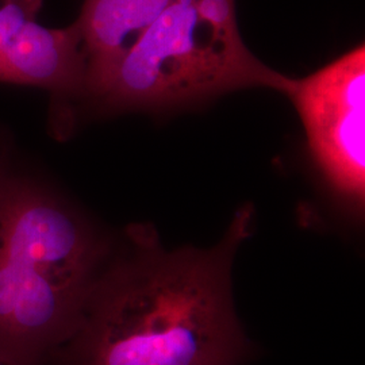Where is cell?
<instances>
[{
    "label": "cell",
    "instance_id": "obj_1",
    "mask_svg": "<svg viewBox=\"0 0 365 365\" xmlns=\"http://www.w3.org/2000/svg\"><path fill=\"white\" fill-rule=\"evenodd\" d=\"M255 210H237L210 249H167L149 225L125 230L76 333L49 365H242L253 346L235 310L232 268Z\"/></svg>",
    "mask_w": 365,
    "mask_h": 365
},
{
    "label": "cell",
    "instance_id": "obj_2",
    "mask_svg": "<svg viewBox=\"0 0 365 365\" xmlns=\"http://www.w3.org/2000/svg\"><path fill=\"white\" fill-rule=\"evenodd\" d=\"M114 249L0 125V364H51Z\"/></svg>",
    "mask_w": 365,
    "mask_h": 365
},
{
    "label": "cell",
    "instance_id": "obj_3",
    "mask_svg": "<svg viewBox=\"0 0 365 365\" xmlns=\"http://www.w3.org/2000/svg\"><path fill=\"white\" fill-rule=\"evenodd\" d=\"M286 78L249 51L235 0H172L75 107L68 134L91 118L188 108L247 88L280 92Z\"/></svg>",
    "mask_w": 365,
    "mask_h": 365
},
{
    "label": "cell",
    "instance_id": "obj_4",
    "mask_svg": "<svg viewBox=\"0 0 365 365\" xmlns=\"http://www.w3.org/2000/svg\"><path fill=\"white\" fill-rule=\"evenodd\" d=\"M280 92L303 123L310 156L329 188L359 211L365 199L364 43Z\"/></svg>",
    "mask_w": 365,
    "mask_h": 365
},
{
    "label": "cell",
    "instance_id": "obj_5",
    "mask_svg": "<svg viewBox=\"0 0 365 365\" xmlns=\"http://www.w3.org/2000/svg\"><path fill=\"white\" fill-rule=\"evenodd\" d=\"M172 0H84L73 25L86 57V81L75 107L117 66Z\"/></svg>",
    "mask_w": 365,
    "mask_h": 365
},
{
    "label": "cell",
    "instance_id": "obj_6",
    "mask_svg": "<svg viewBox=\"0 0 365 365\" xmlns=\"http://www.w3.org/2000/svg\"><path fill=\"white\" fill-rule=\"evenodd\" d=\"M43 0H0V83L10 46L25 27L37 21Z\"/></svg>",
    "mask_w": 365,
    "mask_h": 365
},
{
    "label": "cell",
    "instance_id": "obj_7",
    "mask_svg": "<svg viewBox=\"0 0 365 365\" xmlns=\"http://www.w3.org/2000/svg\"><path fill=\"white\" fill-rule=\"evenodd\" d=\"M0 365H3V364H0Z\"/></svg>",
    "mask_w": 365,
    "mask_h": 365
}]
</instances>
